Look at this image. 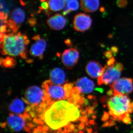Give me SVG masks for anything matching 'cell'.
<instances>
[{
    "mask_svg": "<svg viewBox=\"0 0 133 133\" xmlns=\"http://www.w3.org/2000/svg\"><path fill=\"white\" fill-rule=\"evenodd\" d=\"M81 105L68 99L52 102L43 113L45 122L52 129L64 127L69 122H76L81 117Z\"/></svg>",
    "mask_w": 133,
    "mask_h": 133,
    "instance_id": "cell-1",
    "label": "cell"
},
{
    "mask_svg": "<svg viewBox=\"0 0 133 133\" xmlns=\"http://www.w3.org/2000/svg\"><path fill=\"white\" fill-rule=\"evenodd\" d=\"M0 37L2 55L26 58V46L30 43L26 35L17 31L16 33H1Z\"/></svg>",
    "mask_w": 133,
    "mask_h": 133,
    "instance_id": "cell-2",
    "label": "cell"
},
{
    "mask_svg": "<svg viewBox=\"0 0 133 133\" xmlns=\"http://www.w3.org/2000/svg\"><path fill=\"white\" fill-rule=\"evenodd\" d=\"M108 108L109 114L115 119L122 121L124 116L133 112V101L126 95L114 93L108 100Z\"/></svg>",
    "mask_w": 133,
    "mask_h": 133,
    "instance_id": "cell-3",
    "label": "cell"
},
{
    "mask_svg": "<svg viewBox=\"0 0 133 133\" xmlns=\"http://www.w3.org/2000/svg\"><path fill=\"white\" fill-rule=\"evenodd\" d=\"M70 84L63 85L55 84L50 80L44 81L42 87L51 102L63 99H69L72 95L73 88Z\"/></svg>",
    "mask_w": 133,
    "mask_h": 133,
    "instance_id": "cell-4",
    "label": "cell"
},
{
    "mask_svg": "<svg viewBox=\"0 0 133 133\" xmlns=\"http://www.w3.org/2000/svg\"><path fill=\"white\" fill-rule=\"evenodd\" d=\"M24 99L34 111L37 108L45 109L51 104L44 90L36 85L27 88L24 93Z\"/></svg>",
    "mask_w": 133,
    "mask_h": 133,
    "instance_id": "cell-5",
    "label": "cell"
},
{
    "mask_svg": "<svg viewBox=\"0 0 133 133\" xmlns=\"http://www.w3.org/2000/svg\"><path fill=\"white\" fill-rule=\"evenodd\" d=\"M123 69L122 64L116 62L114 57L109 58L102 75L98 78V85H107L114 83L119 78Z\"/></svg>",
    "mask_w": 133,
    "mask_h": 133,
    "instance_id": "cell-6",
    "label": "cell"
},
{
    "mask_svg": "<svg viewBox=\"0 0 133 133\" xmlns=\"http://www.w3.org/2000/svg\"><path fill=\"white\" fill-rule=\"evenodd\" d=\"M110 87L114 92L128 95L133 91V79L128 78L119 79L112 83Z\"/></svg>",
    "mask_w": 133,
    "mask_h": 133,
    "instance_id": "cell-7",
    "label": "cell"
},
{
    "mask_svg": "<svg viewBox=\"0 0 133 133\" xmlns=\"http://www.w3.org/2000/svg\"><path fill=\"white\" fill-rule=\"evenodd\" d=\"M92 22V19L90 15L84 13H79L74 16L73 27L76 31L84 32L91 28Z\"/></svg>",
    "mask_w": 133,
    "mask_h": 133,
    "instance_id": "cell-8",
    "label": "cell"
},
{
    "mask_svg": "<svg viewBox=\"0 0 133 133\" xmlns=\"http://www.w3.org/2000/svg\"><path fill=\"white\" fill-rule=\"evenodd\" d=\"M32 39L35 41V42L31 45L29 51L30 54L33 57L42 59L47 47V42L38 35L34 36Z\"/></svg>",
    "mask_w": 133,
    "mask_h": 133,
    "instance_id": "cell-9",
    "label": "cell"
},
{
    "mask_svg": "<svg viewBox=\"0 0 133 133\" xmlns=\"http://www.w3.org/2000/svg\"><path fill=\"white\" fill-rule=\"evenodd\" d=\"M78 51L74 48H70L65 50L62 53V63L67 69H72L77 64L79 58Z\"/></svg>",
    "mask_w": 133,
    "mask_h": 133,
    "instance_id": "cell-10",
    "label": "cell"
},
{
    "mask_svg": "<svg viewBox=\"0 0 133 133\" xmlns=\"http://www.w3.org/2000/svg\"><path fill=\"white\" fill-rule=\"evenodd\" d=\"M27 118L23 114L15 115L10 113L7 119L8 126L13 132H18L22 130L25 127V122Z\"/></svg>",
    "mask_w": 133,
    "mask_h": 133,
    "instance_id": "cell-11",
    "label": "cell"
},
{
    "mask_svg": "<svg viewBox=\"0 0 133 133\" xmlns=\"http://www.w3.org/2000/svg\"><path fill=\"white\" fill-rule=\"evenodd\" d=\"M47 23L51 29L59 30L66 25V20L63 15L57 14L50 17L47 20Z\"/></svg>",
    "mask_w": 133,
    "mask_h": 133,
    "instance_id": "cell-12",
    "label": "cell"
},
{
    "mask_svg": "<svg viewBox=\"0 0 133 133\" xmlns=\"http://www.w3.org/2000/svg\"><path fill=\"white\" fill-rule=\"evenodd\" d=\"M76 87L80 93L83 94L91 93L92 92L95 87L93 81L86 77L81 78L76 83Z\"/></svg>",
    "mask_w": 133,
    "mask_h": 133,
    "instance_id": "cell-13",
    "label": "cell"
},
{
    "mask_svg": "<svg viewBox=\"0 0 133 133\" xmlns=\"http://www.w3.org/2000/svg\"><path fill=\"white\" fill-rule=\"evenodd\" d=\"M29 105L24 98H16L10 104L9 107L10 112L16 114H23V113L26 112Z\"/></svg>",
    "mask_w": 133,
    "mask_h": 133,
    "instance_id": "cell-14",
    "label": "cell"
},
{
    "mask_svg": "<svg viewBox=\"0 0 133 133\" xmlns=\"http://www.w3.org/2000/svg\"><path fill=\"white\" fill-rule=\"evenodd\" d=\"M85 70L87 73L91 77L98 78L102 75L104 71V67L99 62L91 61L87 64Z\"/></svg>",
    "mask_w": 133,
    "mask_h": 133,
    "instance_id": "cell-15",
    "label": "cell"
},
{
    "mask_svg": "<svg viewBox=\"0 0 133 133\" xmlns=\"http://www.w3.org/2000/svg\"><path fill=\"white\" fill-rule=\"evenodd\" d=\"M50 80L52 83L58 85H63L66 83L65 72L59 68H55L51 71Z\"/></svg>",
    "mask_w": 133,
    "mask_h": 133,
    "instance_id": "cell-16",
    "label": "cell"
},
{
    "mask_svg": "<svg viewBox=\"0 0 133 133\" xmlns=\"http://www.w3.org/2000/svg\"><path fill=\"white\" fill-rule=\"evenodd\" d=\"M80 5L82 10L86 13L96 12L99 6V0H81Z\"/></svg>",
    "mask_w": 133,
    "mask_h": 133,
    "instance_id": "cell-17",
    "label": "cell"
},
{
    "mask_svg": "<svg viewBox=\"0 0 133 133\" xmlns=\"http://www.w3.org/2000/svg\"><path fill=\"white\" fill-rule=\"evenodd\" d=\"M25 18L26 15L25 12L21 8H16L11 12L10 19L19 27L24 22Z\"/></svg>",
    "mask_w": 133,
    "mask_h": 133,
    "instance_id": "cell-18",
    "label": "cell"
},
{
    "mask_svg": "<svg viewBox=\"0 0 133 133\" xmlns=\"http://www.w3.org/2000/svg\"><path fill=\"white\" fill-rule=\"evenodd\" d=\"M49 10L51 12H58L63 9L66 5L65 0H49Z\"/></svg>",
    "mask_w": 133,
    "mask_h": 133,
    "instance_id": "cell-19",
    "label": "cell"
},
{
    "mask_svg": "<svg viewBox=\"0 0 133 133\" xmlns=\"http://www.w3.org/2000/svg\"><path fill=\"white\" fill-rule=\"evenodd\" d=\"M65 7L71 12L77 10L79 8L78 0H65Z\"/></svg>",
    "mask_w": 133,
    "mask_h": 133,
    "instance_id": "cell-20",
    "label": "cell"
},
{
    "mask_svg": "<svg viewBox=\"0 0 133 133\" xmlns=\"http://www.w3.org/2000/svg\"><path fill=\"white\" fill-rule=\"evenodd\" d=\"M3 65L6 67H12L15 65V59L10 56L7 57L3 60Z\"/></svg>",
    "mask_w": 133,
    "mask_h": 133,
    "instance_id": "cell-21",
    "label": "cell"
},
{
    "mask_svg": "<svg viewBox=\"0 0 133 133\" xmlns=\"http://www.w3.org/2000/svg\"><path fill=\"white\" fill-rule=\"evenodd\" d=\"M41 5L39 8L41 10L44 11L45 14L49 15L50 11L49 7V0H41Z\"/></svg>",
    "mask_w": 133,
    "mask_h": 133,
    "instance_id": "cell-22",
    "label": "cell"
},
{
    "mask_svg": "<svg viewBox=\"0 0 133 133\" xmlns=\"http://www.w3.org/2000/svg\"><path fill=\"white\" fill-rule=\"evenodd\" d=\"M116 4L119 8H125L128 5V1L127 0H117Z\"/></svg>",
    "mask_w": 133,
    "mask_h": 133,
    "instance_id": "cell-23",
    "label": "cell"
},
{
    "mask_svg": "<svg viewBox=\"0 0 133 133\" xmlns=\"http://www.w3.org/2000/svg\"><path fill=\"white\" fill-rule=\"evenodd\" d=\"M122 121L126 124H129L131 123L132 120L131 117H130V114H128L125 116H124L122 120Z\"/></svg>",
    "mask_w": 133,
    "mask_h": 133,
    "instance_id": "cell-24",
    "label": "cell"
},
{
    "mask_svg": "<svg viewBox=\"0 0 133 133\" xmlns=\"http://www.w3.org/2000/svg\"><path fill=\"white\" fill-rule=\"evenodd\" d=\"M109 115H110L109 113L108 114L107 112H104V114L102 115V118H101V121L103 122H104L107 121L108 120L109 118Z\"/></svg>",
    "mask_w": 133,
    "mask_h": 133,
    "instance_id": "cell-25",
    "label": "cell"
},
{
    "mask_svg": "<svg viewBox=\"0 0 133 133\" xmlns=\"http://www.w3.org/2000/svg\"><path fill=\"white\" fill-rule=\"evenodd\" d=\"M88 120V116L87 115L84 116L83 115V116H81L80 120H79L81 122H83L84 123L87 122Z\"/></svg>",
    "mask_w": 133,
    "mask_h": 133,
    "instance_id": "cell-26",
    "label": "cell"
},
{
    "mask_svg": "<svg viewBox=\"0 0 133 133\" xmlns=\"http://www.w3.org/2000/svg\"><path fill=\"white\" fill-rule=\"evenodd\" d=\"M28 22L30 26H35L36 23V19L34 18L29 19L28 20Z\"/></svg>",
    "mask_w": 133,
    "mask_h": 133,
    "instance_id": "cell-27",
    "label": "cell"
},
{
    "mask_svg": "<svg viewBox=\"0 0 133 133\" xmlns=\"http://www.w3.org/2000/svg\"><path fill=\"white\" fill-rule=\"evenodd\" d=\"M70 128V125H66L64 127L63 131L65 132L66 133H68L71 132Z\"/></svg>",
    "mask_w": 133,
    "mask_h": 133,
    "instance_id": "cell-28",
    "label": "cell"
},
{
    "mask_svg": "<svg viewBox=\"0 0 133 133\" xmlns=\"http://www.w3.org/2000/svg\"><path fill=\"white\" fill-rule=\"evenodd\" d=\"M85 125L84 124L83 122H81L78 126L77 128H78L79 130H82L84 129L85 128Z\"/></svg>",
    "mask_w": 133,
    "mask_h": 133,
    "instance_id": "cell-29",
    "label": "cell"
},
{
    "mask_svg": "<svg viewBox=\"0 0 133 133\" xmlns=\"http://www.w3.org/2000/svg\"><path fill=\"white\" fill-rule=\"evenodd\" d=\"M26 125H27V126H28V127H29L31 129L34 128L36 126L35 125L33 124V123H32V122H30V123L28 122V123H27V124H26Z\"/></svg>",
    "mask_w": 133,
    "mask_h": 133,
    "instance_id": "cell-30",
    "label": "cell"
},
{
    "mask_svg": "<svg viewBox=\"0 0 133 133\" xmlns=\"http://www.w3.org/2000/svg\"><path fill=\"white\" fill-rule=\"evenodd\" d=\"M109 122L106 121L104 123V124L102 125V128H106L107 127H109Z\"/></svg>",
    "mask_w": 133,
    "mask_h": 133,
    "instance_id": "cell-31",
    "label": "cell"
},
{
    "mask_svg": "<svg viewBox=\"0 0 133 133\" xmlns=\"http://www.w3.org/2000/svg\"><path fill=\"white\" fill-rule=\"evenodd\" d=\"M30 128L28 127V126H27V127L25 126V127L24 128V129L26 132H28L29 133H31V130H30Z\"/></svg>",
    "mask_w": 133,
    "mask_h": 133,
    "instance_id": "cell-32",
    "label": "cell"
},
{
    "mask_svg": "<svg viewBox=\"0 0 133 133\" xmlns=\"http://www.w3.org/2000/svg\"><path fill=\"white\" fill-rule=\"evenodd\" d=\"M43 131L38 129L37 128H35L33 130V133H43Z\"/></svg>",
    "mask_w": 133,
    "mask_h": 133,
    "instance_id": "cell-33",
    "label": "cell"
},
{
    "mask_svg": "<svg viewBox=\"0 0 133 133\" xmlns=\"http://www.w3.org/2000/svg\"><path fill=\"white\" fill-rule=\"evenodd\" d=\"M43 131H46V132L49 131V128L47 125H43Z\"/></svg>",
    "mask_w": 133,
    "mask_h": 133,
    "instance_id": "cell-34",
    "label": "cell"
},
{
    "mask_svg": "<svg viewBox=\"0 0 133 133\" xmlns=\"http://www.w3.org/2000/svg\"><path fill=\"white\" fill-rule=\"evenodd\" d=\"M70 128L71 131H74L76 129V125L74 124H71L70 125Z\"/></svg>",
    "mask_w": 133,
    "mask_h": 133,
    "instance_id": "cell-35",
    "label": "cell"
},
{
    "mask_svg": "<svg viewBox=\"0 0 133 133\" xmlns=\"http://www.w3.org/2000/svg\"><path fill=\"white\" fill-rule=\"evenodd\" d=\"M7 124V122H2V123H1V127L2 128H4L6 127V126Z\"/></svg>",
    "mask_w": 133,
    "mask_h": 133,
    "instance_id": "cell-36",
    "label": "cell"
},
{
    "mask_svg": "<svg viewBox=\"0 0 133 133\" xmlns=\"http://www.w3.org/2000/svg\"><path fill=\"white\" fill-rule=\"evenodd\" d=\"M86 130L87 131V133H92V129L91 128H88V127L86 128Z\"/></svg>",
    "mask_w": 133,
    "mask_h": 133,
    "instance_id": "cell-37",
    "label": "cell"
},
{
    "mask_svg": "<svg viewBox=\"0 0 133 133\" xmlns=\"http://www.w3.org/2000/svg\"><path fill=\"white\" fill-rule=\"evenodd\" d=\"M65 43L69 45V46L70 45H71V42L70 39H67V40H66V41H65Z\"/></svg>",
    "mask_w": 133,
    "mask_h": 133,
    "instance_id": "cell-38",
    "label": "cell"
},
{
    "mask_svg": "<svg viewBox=\"0 0 133 133\" xmlns=\"http://www.w3.org/2000/svg\"><path fill=\"white\" fill-rule=\"evenodd\" d=\"M38 124L42 125H43L44 124V123L43 122V121L41 119H39V120H38Z\"/></svg>",
    "mask_w": 133,
    "mask_h": 133,
    "instance_id": "cell-39",
    "label": "cell"
},
{
    "mask_svg": "<svg viewBox=\"0 0 133 133\" xmlns=\"http://www.w3.org/2000/svg\"><path fill=\"white\" fill-rule=\"evenodd\" d=\"M37 128L38 129H39V130H41V131H43V127H42L41 125H39L37 126Z\"/></svg>",
    "mask_w": 133,
    "mask_h": 133,
    "instance_id": "cell-40",
    "label": "cell"
},
{
    "mask_svg": "<svg viewBox=\"0 0 133 133\" xmlns=\"http://www.w3.org/2000/svg\"><path fill=\"white\" fill-rule=\"evenodd\" d=\"M95 123V122H94V121L92 120H91L90 121V124L91 125H94Z\"/></svg>",
    "mask_w": 133,
    "mask_h": 133,
    "instance_id": "cell-41",
    "label": "cell"
},
{
    "mask_svg": "<svg viewBox=\"0 0 133 133\" xmlns=\"http://www.w3.org/2000/svg\"><path fill=\"white\" fill-rule=\"evenodd\" d=\"M73 132H74V133H78L79 131L78 129H75L74 131H73Z\"/></svg>",
    "mask_w": 133,
    "mask_h": 133,
    "instance_id": "cell-42",
    "label": "cell"
},
{
    "mask_svg": "<svg viewBox=\"0 0 133 133\" xmlns=\"http://www.w3.org/2000/svg\"><path fill=\"white\" fill-rule=\"evenodd\" d=\"M61 132H59V131H56V130H55V131H53V133H60Z\"/></svg>",
    "mask_w": 133,
    "mask_h": 133,
    "instance_id": "cell-43",
    "label": "cell"
},
{
    "mask_svg": "<svg viewBox=\"0 0 133 133\" xmlns=\"http://www.w3.org/2000/svg\"><path fill=\"white\" fill-rule=\"evenodd\" d=\"M57 131H59V132H61L62 131V128H58L57 129Z\"/></svg>",
    "mask_w": 133,
    "mask_h": 133,
    "instance_id": "cell-44",
    "label": "cell"
},
{
    "mask_svg": "<svg viewBox=\"0 0 133 133\" xmlns=\"http://www.w3.org/2000/svg\"><path fill=\"white\" fill-rule=\"evenodd\" d=\"M92 118L93 119H96V116H95V115H93L92 116Z\"/></svg>",
    "mask_w": 133,
    "mask_h": 133,
    "instance_id": "cell-45",
    "label": "cell"
},
{
    "mask_svg": "<svg viewBox=\"0 0 133 133\" xmlns=\"http://www.w3.org/2000/svg\"><path fill=\"white\" fill-rule=\"evenodd\" d=\"M51 129V128H49V132H52V129Z\"/></svg>",
    "mask_w": 133,
    "mask_h": 133,
    "instance_id": "cell-46",
    "label": "cell"
},
{
    "mask_svg": "<svg viewBox=\"0 0 133 133\" xmlns=\"http://www.w3.org/2000/svg\"><path fill=\"white\" fill-rule=\"evenodd\" d=\"M78 133H84V132H83V131L80 130V131H79Z\"/></svg>",
    "mask_w": 133,
    "mask_h": 133,
    "instance_id": "cell-47",
    "label": "cell"
},
{
    "mask_svg": "<svg viewBox=\"0 0 133 133\" xmlns=\"http://www.w3.org/2000/svg\"><path fill=\"white\" fill-rule=\"evenodd\" d=\"M42 133H47V132H46V131H43Z\"/></svg>",
    "mask_w": 133,
    "mask_h": 133,
    "instance_id": "cell-48",
    "label": "cell"
},
{
    "mask_svg": "<svg viewBox=\"0 0 133 133\" xmlns=\"http://www.w3.org/2000/svg\"><path fill=\"white\" fill-rule=\"evenodd\" d=\"M66 133L64 131H62V132H61V133Z\"/></svg>",
    "mask_w": 133,
    "mask_h": 133,
    "instance_id": "cell-49",
    "label": "cell"
},
{
    "mask_svg": "<svg viewBox=\"0 0 133 133\" xmlns=\"http://www.w3.org/2000/svg\"><path fill=\"white\" fill-rule=\"evenodd\" d=\"M94 133H97V132H94Z\"/></svg>",
    "mask_w": 133,
    "mask_h": 133,
    "instance_id": "cell-50",
    "label": "cell"
},
{
    "mask_svg": "<svg viewBox=\"0 0 133 133\" xmlns=\"http://www.w3.org/2000/svg\"><path fill=\"white\" fill-rule=\"evenodd\" d=\"M47 133H49V132H47Z\"/></svg>",
    "mask_w": 133,
    "mask_h": 133,
    "instance_id": "cell-51",
    "label": "cell"
}]
</instances>
